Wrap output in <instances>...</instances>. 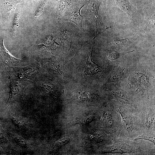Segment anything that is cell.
I'll return each instance as SVG.
<instances>
[{
	"label": "cell",
	"instance_id": "cell-12",
	"mask_svg": "<svg viewBox=\"0 0 155 155\" xmlns=\"http://www.w3.org/2000/svg\"><path fill=\"white\" fill-rule=\"evenodd\" d=\"M122 122L124 126L127 130L129 132L131 131L133 129V126L130 121L125 117L123 116L122 115Z\"/></svg>",
	"mask_w": 155,
	"mask_h": 155
},
{
	"label": "cell",
	"instance_id": "cell-5",
	"mask_svg": "<svg viewBox=\"0 0 155 155\" xmlns=\"http://www.w3.org/2000/svg\"><path fill=\"white\" fill-rule=\"evenodd\" d=\"M19 2L16 0H3L2 14L7 17H8L13 7Z\"/></svg>",
	"mask_w": 155,
	"mask_h": 155
},
{
	"label": "cell",
	"instance_id": "cell-4",
	"mask_svg": "<svg viewBox=\"0 0 155 155\" xmlns=\"http://www.w3.org/2000/svg\"><path fill=\"white\" fill-rule=\"evenodd\" d=\"M114 3L129 16L131 17L133 16L134 9L129 0H114Z\"/></svg>",
	"mask_w": 155,
	"mask_h": 155
},
{
	"label": "cell",
	"instance_id": "cell-19",
	"mask_svg": "<svg viewBox=\"0 0 155 155\" xmlns=\"http://www.w3.org/2000/svg\"><path fill=\"white\" fill-rule=\"evenodd\" d=\"M121 54L115 51L110 53L108 55V58L111 60H115L120 56Z\"/></svg>",
	"mask_w": 155,
	"mask_h": 155
},
{
	"label": "cell",
	"instance_id": "cell-3",
	"mask_svg": "<svg viewBox=\"0 0 155 155\" xmlns=\"http://www.w3.org/2000/svg\"><path fill=\"white\" fill-rule=\"evenodd\" d=\"M84 5L78 8H74L71 9L66 16L67 19L73 22L83 29L82 20V16L80 14V11Z\"/></svg>",
	"mask_w": 155,
	"mask_h": 155
},
{
	"label": "cell",
	"instance_id": "cell-10",
	"mask_svg": "<svg viewBox=\"0 0 155 155\" xmlns=\"http://www.w3.org/2000/svg\"><path fill=\"white\" fill-rule=\"evenodd\" d=\"M123 72L122 70H118L115 72L109 80L110 82H115L119 80L122 77Z\"/></svg>",
	"mask_w": 155,
	"mask_h": 155
},
{
	"label": "cell",
	"instance_id": "cell-11",
	"mask_svg": "<svg viewBox=\"0 0 155 155\" xmlns=\"http://www.w3.org/2000/svg\"><path fill=\"white\" fill-rule=\"evenodd\" d=\"M14 140L16 143L20 147L24 148H26L27 145L25 140L23 138L19 136L15 137Z\"/></svg>",
	"mask_w": 155,
	"mask_h": 155
},
{
	"label": "cell",
	"instance_id": "cell-2",
	"mask_svg": "<svg viewBox=\"0 0 155 155\" xmlns=\"http://www.w3.org/2000/svg\"><path fill=\"white\" fill-rule=\"evenodd\" d=\"M3 38L0 36V56L5 63L13 66L19 65L23 61L11 55L6 49L3 44Z\"/></svg>",
	"mask_w": 155,
	"mask_h": 155
},
{
	"label": "cell",
	"instance_id": "cell-1",
	"mask_svg": "<svg viewBox=\"0 0 155 155\" xmlns=\"http://www.w3.org/2000/svg\"><path fill=\"white\" fill-rule=\"evenodd\" d=\"M101 3V0H89L88 3L87 17L96 28L97 27L98 21L101 23L98 18V12Z\"/></svg>",
	"mask_w": 155,
	"mask_h": 155
},
{
	"label": "cell",
	"instance_id": "cell-6",
	"mask_svg": "<svg viewBox=\"0 0 155 155\" xmlns=\"http://www.w3.org/2000/svg\"><path fill=\"white\" fill-rule=\"evenodd\" d=\"M20 92L19 87L17 85H13L10 83V92L7 102L11 100L13 98L18 94Z\"/></svg>",
	"mask_w": 155,
	"mask_h": 155
},
{
	"label": "cell",
	"instance_id": "cell-17",
	"mask_svg": "<svg viewBox=\"0 0 155 155\" xmlns=\"http://www.w3.org/2000/svg\"><path fill=\"white\" fill-rule=\"evenodd\" d=\"M115 94L118 98L123 100L126 102L128 101L127 95L124 92L121 91H117L115 92Z\"/></svg>",
	"mask_w": 155,
	"mask_h": 155
},
{
	"label": "cell",
	"instance_id": "cell-13",
	"mask_svg": "<svg viewBox=\"0 0 155 155\" xmlns=\"http://www.w3.org/2000/svg\"><path fill=\"white\" fill-rule=\"evenodd\" d=\"M136 140H144L149 141L155 144V136L154 135L144 134L138 136L135 139Z\"/></svg>",
	"mask_w": 155,
	"mask_h": 155
},
{
	"label": "cell",
	"instance_id": "cell-8",
	"mask_svg": "<svg viewBox=\"0 0 155 155\" xmlns=\"http://www.w3.org/2000/svg\"><path fill=\"white\" fill-rule=\"evenodd\" d=\"M155 17L154 15L150 16L147 20L146 23L145 30H150L154 26Z\"/></svg>",
	"mask_w": 155,
	"mask_h": 155
},
{
	"label": "cell",
	"instance_id": "cell-16",
	"mask_svg": "<svg viewBox=\"0 0 155 155\" xmlns=\"http://www.w3.org/2000/svg\"><path fill=\"white\" fill-rule=\"evenodd\" d=\"M11 120L14 125L18 127H20L23 125V123L22 121L16 116L12 117Z\"/></svg>",
	"mask_w": 155,
	"mask_h": 155
},
{
	"label": "cell",
	"instance_id": "cell-15",
	"mask_svg": "<svg viewBox=\"0 0 155 155\" xmlns=\"http://www.w3.org/2000/svg\"><path fill=\"white\" fill-rule=\"evenodd\" d=\"M146 123L148 126H152L154 125L155 117L153 115L148 114L146 117Z\"/></svg>",
	"mask_w": 155,
	"mask_h": 155
},
{
	"label": "cell",
	"instance_id": "cell-18",
	"mask_svg": "<svg viewBox=\"0 0 155 155\" xmlns=\"http://www.w3.org/2000/svg\"><path fill=\"white\" fill-rule=\"evenodd\" d=\"M129 41L128 38H125L121 39H116L113 41V43L116 45H122L128 42Z\"/></svg>",
	"mask_w": 155,
	"mask_h": 155
},
{
	"label": "cell",
	"instance_id": "cell-14",
	"mask_svg": "<svg viewBox=\"0 0 155 155\" xmlns=\"http://www.w3.org/2000/svg\"><path fill=\"white\" fill-rule=\"evenodd\" d=\"M135 77L140 82L144 85H147L148 83V76L144 74L137 73Z\"/></svg>",
	"mask_w": 155,
	"mask_h": 155
},
{
	"label": "cell",
	"instance_id": "cell-7",
	"mask_svg": "<svg viewBox=\"0 0 155 155\" xmlns=\"http://www.w3.org/2000/svg\"><path fill=\"white\" fill-rule=\"evenodd\" d=\"M20 14L19 13H16L14 15L11 25V31L12 33L14 34L18 26V20L19 18Z\"/></svg>",
	"mask_w": 155,
	"mask_h": 155
},
{
	"label": "cell",
	"instance_id": "cell-20",
	"mask_svg": "<svg viewBox=\"0 0 155 155\" xmlns=\"http://www.w3.org/2000/svg\"><path fill=\"white\" fill-rule=\"evenodd\" d=\"M0 75V78H1V75Z\"/></svg>",
	"mask_w": 155,
	"mask_h": 155
},
{
	"label": "cell",
	"instance_id": "cell-9",
	"mask_svg": "<svg viewBox=\"0 0 155 155\" xmlns=\"http://www.w3.org/2000/svg\"><path fill=\"white\" fill-rule=\"evenodd\" d=\"M47 0H42L39 3L35 11L34 16L35 17L38 16L42 12Z\"/></svg>",
	"mask_w": 155,
	"mask_h": 155
}]
</instances>
